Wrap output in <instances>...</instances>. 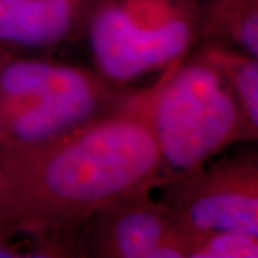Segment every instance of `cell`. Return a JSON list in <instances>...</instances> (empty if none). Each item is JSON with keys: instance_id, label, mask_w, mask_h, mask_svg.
<instances>
[{"instance_id": "5b68a950", "label": "cell", "mask_w": 258, "mask_h": 258, "mask_svg": "<svg viewBox=\"0 0 258 258\" xmlns=\"http://www.w3.org/2000/svg\"><path fill=\"white\" fill-rule=\"evenodd\" d=\"M155 192L185 241L215 231L258 235V154L245 149L166 181Z\"/></svg>"}, {"instance_id": "277c9868", "label": "cell", "mask_w": 258, "mask_h": 258, "mask_svg": "<svg viewBox=\"0 0 258 258\" xmlns=\"http://www.w3.org/2000/svg\"><path fill=\"white\" fill-rule=\"evenodd\" d=\"M201 20L200 0H98L83 37L93 68L131 85L189 55L201 39Z\"/></svg>"}, {"instance_id": "9c48e42d", "label": "cell", "mask_w": 258, "mask_h": 258, "mask_svg": "<svg viewBox=\"0 0 258 258\" xmlns=\"http://www.w3.org/2000/svg\"><path fill=\"white\" fill-rule=\"evenodd\" d=\"M201 39L231 42L258 57V0H211L203 6Z\"/></svg>"}, {"instance_id": "6da1fadb", "label": "cell", "mask_w": 258, "mask_h": 258, "mask_svg": "<svg viewBox=\"0 0 258 258\" xmlns=\"http://www.w3.org/2000/svg\"><path fill=\"white\" fill-rule=\"evenodd\" d=\"M157 83L103 116L37 147L0 149V225L35 221L79 232L108 205L165 182L151 126Z\"/></svg>"}, {"instance_id": "52a82bcc", "label": "cell", "mask_w": 258, "mask_h": 258, "mask_svg": "<svg viewBox=\"0 0 258 258\" xmlns=\"http://www.w3.org/2000/svg\"><path fill=\"white\" fill-rule=\"evenodd\" d=\"M98 0H0V46L47 50L83 36Z\"/></svg>"}, {"instance_id": "7a4b0ae2", "label": "cell", "mask_w": 258, "mask_h": 258, "mask_svg": "<svg viewBox=\"0 0 258 258\" xmlns=\"http://www.w3.org/2000/svg\"><path fill=\"white\" fill-rule=\"evenodd\" d=\"M135 91L95 68L29 57H0V149L37 147L111 112Z\"/></svg>"}, {"instance_id": "8fae6325", "label": "cell", "mask_w": 258, "mask_h": 258, "mask_svg": "<svg viewBox=\"0 0 258 258\" xmlns=\"http://www.w3.org/2000/svg\"><path fill=\"white\" fill-rule=\"evenodd\" d=\"M258 235L215 231L194 235L186 242V258H257Z\"/></svg>"}, {"instance_id": "ba28073f", "label": "cell", "mask_w": 258, "mask_h": 258, "mask_svg": "<svg viewBox=\"0 0 258 258\" xmlns=\"http://www.w3.org/2000/svg\"><path fill=\"white\" fill-rule=\"evenodd\" d=\"M78 234L35 221L0 225V258H78Z\"/></svg>"}, {"instance_id": "4fadbf2b", "label": "cell", "mask_w": 258, "mask_h": 258, "mask_svg": "<svg viewBox=\"0 0 258 258\" xmlns=\"http://www.w3.org/2000/svg\"><path fill=\"white\" fill-rule=\"evenodd\" d=\"M10 50H8V49H5V47L0 46V57H3V56L6 55V53H9Z\"/></svg>"}, {"instance_id": "7c38bea8", "label": "cell", "mask_w": 258, "mask_h": 258, "mask_svg": "<svg viewBox=\"0 0 258 258\" xmlns=\"http://www.w3.org/2000/svg\"><path fill=\"white\" fill-rule=\"evenodd\" d=\"M2 203H3V171L0 162V211H2Z\"/></svg>"}, {"instance_id": "30bf717a", "label": "cell", "mask_w": 258, "mask_h": 258, "mask_svg": "<svg viewBox=\"0 0 258 258\" xmlns=\"http://www.w3.org/2000/svg\"><path fill=\"white\" fill-rule=\"evenodd\" d=\"M225 78L251 126L258 131V57L218 40L198 49Z\"/></svg>"}, {"instance_id": "3957f363", "label": "cell", "mask_w": 258, "mask_h": 258, "mask_svg": "<svg viewBox=\"0 0 258 258\" xmlns=\"http://www.w3.org/2000/svg\"><path fill=\"white\" fill-rule=\"evenodd\" d=\"M151 126L165 182L201 168L227 148L258 138L228 82L200 50L166 69L157 82Z\"/></svg>"}, {"instance_id": "8992f818", "label": "cell", "mask_w": 258, "mask_h": 258, "mask_svg": "<svg viewBox=\"0 0 258 258\" xmlns=\"http://www.w3.org/2000/svg\"><path fill=\"white\" fill-rule=\"evenodd\" d=\"M78 258H186V241L154 191L122 198L78 234Z\"/></svg>"}]
</instances>
